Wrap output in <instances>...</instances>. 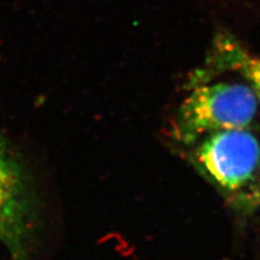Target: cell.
Masks as SVG:
<instances>
[{"label":"cell","instance_id":"1","mask_svg":"<svg viewBox=\"0 0 260 260\" xmlns=\"http://www.w3.org/2000/svg\"><path fill=\"white\" fill-rule=\"evenodd\" d=\"M258 99L248 84L195 80L176 118V135L185 144L229 129L247 128L256 117Z\"/></svg>","mask_w":260,"mask_h":260},{"label":"cell","instance_id":"2","mask_svg":"<svg viewBox=\"0 0 260 260\" xmlns=\"http://www.w3.org/2000/svg\"><path fill=\"white\" fill-rule=\"evenodd\" d=\"M194 158L210 181L234 194L256 180L260 172V143L246 128L223 130L202 140Z\"/></svg>","mask_w":260,"mask_h":260},{"label":"cell","instance_id":"3","mask_svg":"<svg viewBox=\"0 0 260 260\" xmlns=\"http://www.w3.org/2000/svg\"><path fill=\"white\" fill-rule=\"evenodd\" d=\"M21 174L0 142V242L16 257L24 253L26 201Z\"/></svg>","mask_w":260,"mask_h":260},{"label":"cell","instance_id":"4","mask_svg":"<svg viewBox=\"0 0 260 260\" xmlns=\"http://www.w3.org/2000/svg\"><path fill=\"white\" fill-rule=\"evenodd\" d=\"M209 63L211 70L238 73L260 102V56L251 53L237 38L226 32L217 34L211 45Z\"/></svg>","mask_w":260,"mask_h":260}]
</instances>
